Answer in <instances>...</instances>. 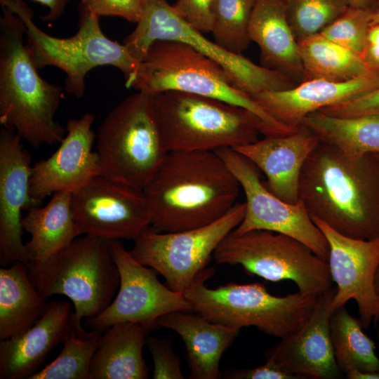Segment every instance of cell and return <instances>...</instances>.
<instances>
[{
	"label": "cell",
	"instance_id": "6da1fadb",
	"mask_svg": "<svg viewBox=\"0 0 379 379\" xmlns=\"http://www.w3.org/2000/svg\"><path fill=\"white\" fill-rule=\"evenodd\" d=\"M298 196L311 218L338 233L379 239V154L352 158L319 142L301 170Z\"/></svg>",
	"mask_w": 379,
	"mask_h": 379
},
{
	"label": "cell",
	"instance_id": "bcb514c9",
	"mask_svg": "<svg viewBox=\"0 0 379 379\" xmlns=\"http://www.w3.org/2000/svg\"><path fill=\"white\" fill-rule=\"evenodd\" d=\"M376 337H377V339H378V342H379V328H378V330L377 331Z\"/></svg>",
	"mask_w": 379,
	"mask_h": 379
},
{
	"label": "cell",
	"instance_id": "d6986e66",
	"mask_svg": "<svg viewBox=\"0 0 379 379\" xmlns=\"http://www.w3.org/2000/svg\"><path fill=\"white\" fill-rule=\"evenodd\" d=\"M335 286L319 295L309 319L298 331L267 349L266 362L299 379L343 378L333 354L329 321Z\"/></svg>",
	"mask_w": 379,
	"mask_h": 379
},
{
	"label": "cell",
	"instance_id": "7402d4cb",
	"mask_svg": "<svg viewBox=\"0 0 379 379\" xmlns=\"http://www.w3.org/2000/svg\"><path fill=\"white\" fill-rule=\"evenodd\" d=\"M72 305L53 300L26 331L0 342V378H29L51 351L63 343L72 327Z\"/></svg>",
	"mask_w": 379,
	"mask_h": 379
},
{
	"label": "cell",
	"instance_id": "484cf974",
	"mask_svg": "<svg viewBox=\"0 0 379 379\" xmlns=\"http://www.w3.org/2000/svg\"><path fill=\"white\" fill-rule=\"evenodd\" d=\"M146 329L139 324L112 325L101 335L89 379H146L149 368L142 357Z\"/></svg>",
	"mask_w": 379,
	"mask_h": 379
},
{
	"label": "cell",
	"instance_id": "836d02e7",
	"mask_svg": "<svg viewBox=\"0 0 379 379\" xmlns=\"http://www.w3.org/2000/svg\"><path fill=\"white\" fill-rule=\"evenodd\" d=\"M373 12L368 8L349 6L320 34L362 57Z\"/></svg>",
	"mask_w": 379,
	"mask_h": 379
},
{
	"label": "cell",
	"instance_id": "e575fe53",
	"mask_svg": "<svg viewBox=\"0 0 379 379\" xmlns=\"http://www.w3.org/2000/svg\"><path fill=\"white\" fill-rule=\"evenodd\" d=\"M153 359L154 379H183L180 359L171 342L165 338L148 336L146 343Z\"/></svg>",
	"mask_w": 379,
	"mask_h": 379
},
{
	"label": "cell",
	"instance_id": "f546056e",
	"mask_svg": "<svg viewBox=\"0 0 379 379\" xmlns=\"http://www.w3.org/2000/svg\"><path fill=\"white\" fill-rule=\"evenodd\" d=\"M330 335L337 365L343 373L357 369L379 372V358L373 340L363 331L359 319L343 305L333 311Z\"/></svg>",
	"mask_w": 379,
	"mask_h": 379
},
{
	"label": "cell",
	"instance_id": "603a6c76",
	"mask_svg": "<svg viewBox=\"0 0 379 379\" xmlns=\"http://www.w3.org/2000/svg\"><path fill=\"white\" fill-rule=\"evenodd\" d=\"M174 311L160 317L156 327L169 328L182 338L191 379L221 378L220 361L240 329L214 323L202 316Z\"/></svg>",
	"mask_w": 379,
	"mask_h": 379
},
{
	"label": "cell",
	"instance_id": "30bf717a",
	"mask_svg": "<svg viewBox=\"0 0 379 379\" xmlns=\"http://www.w3.org/2000/svg\"><path fill=\"white\" fill-rule=\"evenodd\" d=\"M218 264L240 265L265 280H290L305 295L319 296L332 287L327 261L300 241L281 233L257 230L229 233L215 248Z\"/></svg>",
	"mask_w": 379,
	"mask_h": 379
},
{
	"label": "cell",
	"instance_id": "3957f363",
	"mask_svg": "<svg viewBox=\"0 0 379 379\" xmlns=\"http://www.w3.org/2000/svg\"><path fill=\"white\" fill-rule=\"evenodd\" d=\"M0 17V124L31 146L60 142L66 134L55 119L62 88L41 77L24 44L25 26L1 5Z\"/></svg>",
	"mask_w": 379,
	"mask_h": 379
},
{
	"label": "cell",
	"instance_id": "4316f807",
	"mask_svg": "<svg viewBox=\"0 0 379 379\" xmlns=\"http://www.w3.org/2000/svg\"><path fill=\"white\" fill-rule=\"evenodd\" d=\"M48 303L30 280L27 266L15 261L0 269V340L26 331L44 312Z\"/></svg>",
	"mask_w": 379,
	"mask_h": 379
},
{
	"label": "cell",
	"instance_id": "8fae6325",
	"mask_svg": "<svg viewBox=\"0 0 379 379\" xmlns=\"http://www.w3.org/2000/svg\"><path fill=\"white\" fill-rule=\"evenodd\" d=\"M187 23L166 0H145L142 15L123 44L139 62L159 40L185 43L220 64L233 84L253 96L265 91H283L296 83L285 74L256 65L241 54L231 53Z\"/></svg>",
	"mask_w": 379,
	"mask_h": 379
},
{
	"label": "cell",
	"instance_id": "8992f818",
	"mask_svg": "<svg viewBox=\"0 0 379 379\" xmlns=\"http://www.w3.org/2000/svg\"><path fill=\"white\" fill-rule=\"evenodd\" d=\"M214 272V267L204 269L183 294L196 313L210 321L239 329L255 326L267 335L286 338L304 326L319 297L299 291L275 296L260 283H229L209 288L205 282Z\"/></svg>",
	"mask_w": 379,
	"mask_h": 379
},
{
	"label": "cell",
	"instance_id": "e0dca14e",
	"mask_svg": "<svg viewBox=\"0 0 379 379\" xmlns=\"http://www.w3.org/2000/svg\"><path fill=\"white\" fill-rule=\"evenodd\" d=\"M12 128L0 131V264L29 259L22 241V211L40 206L30 197L32 157Z\"/></svg>",
	"mask_w": 379,
	"mask_h": 379
},
{
	"label": "cell",
	"instance_id": "ac0fdd59",
	"mask_svg": "<svg viewBox=\"0 0 379 379\" xmlns=\"http://www.w3.org/2000/svg\"><path fill=\"white\" fill-rule=\"evenodd\" d=\"M94 120V114L90 112L69 120L58 148L48 158L32 166L29 194L38 204L56 192H72L100 175L99 156L93 151L95 134L91 127Z\"/></svg>",
	"mask_w": 379,
	"mask_h": 379
},
{
	"label": "cell",
	"instance_id": "b9f144b4",
	"mask_svg": "<svg viewBox=\"0 0 379 379\" xmlns=\"http://www.w3.org/2000/svg\"><path fill=\"white\" fill-rule=\"evenodd\" d=\"M345 374L348 379H379V372L353 369Z\"/></svg>",
	"mask_w": 379,
	"mask_h": 379
},
{
	"label": "cell",
	"instance_id": "4dcf8cb0",
	"mask_svg": "<svg viewBox=\"0 0 379 379\" xmlns=\"http://www.w3.org/2000/svg\"><path fill=\"white\" fill-rule=\"evenodd\" d=\"M101 335V332L88 331L72 323L58 356L29 379H89L91 361Z\"/></svg>",
	"mask_w": 379,
	"mask_h": 379
},
{
	"label": "cell",
	"instance_id": "7bdbcfd3",
	"mask_svg": "<svg viewBox=\"0 0 379 379\" xmlns=\"http://www.w3.org/2000/svg\"><path fill=\"white\" fill-rule=\"evenodd\" d=\"M349 6L357 8H366L369 0H345Z\"/></svg>",
	"mask_w": 379,
	"mask_h": 379
},
{
	"label": "cell",
	"instance_id": "d6a6232c",
	"mask_svg": "<svg viewBox=\"0 0 379 379\" xmlns=\"http://www.w3.org/2000/svg\"><path fill=\"white\" fill-rule=\"evenodd\" d=\"M283 2L298 42L320 34L349 7L345 0H283Z\"/></svg>",
	"mask_w": 379,
	"mask_h": 379
},
{
	"label": "cell",
	"instance_id": "52a82bcc",
	"mask_svg": "<svg viewBox=\"0 0 379 379\" xmlns=\"http://www.w3.org/2000/svg\"><path fill=\"white\" fill-rule=\"evenodd\" d=\"M13 11L25 26L26 48L38 69L56 67L65 74V89L68 94L81 98L85 93V78L93 69L109 65L124 75L125 81L138 69L139 62L127 48L107 38L100 26V17L78 8L79 29L72 36L55 37L39 29L33 21L32 10L22 0H0Z\"/></svg>",
	"mask_w": 379,
	"mask_h": 379
},
{
	"label": "cell",
	"instance_id": "d590c367",
	"mask_svg": "<svg viewBox=\"0 0 379 379\" xmlns=\"http://www.w3.org/2000/svg\"><path fill=\"white\" fill-rule=\"evenodd\" d=\"M145 0H81L78 8L98 17H119L137 23L142 13Z\"/></svg>",
	"mask_w": 379,
	"mask_h": 379
},
{
	"label": "cell",
	"instance_id": "ba28073f",
	"mask_svg": "<svg viewBox=\"0 0 379 379\" xmlns=\"http://www.w3.org/2000/svg\"><path fill=\"white\" fill-rule=\"evenodd\" d=\"M31 281L46 300L64 295L74 305L72 323L103 312L114 298L120 283L109 241L87 235L41 262L27 265Z\"/></svg>",
	"mask_w": 379,
	"mask_h": 379
},
{
	"label": "cell",
	"instance_id": "74e56055",
	"mask_svg": "<svg viewBox=\"0 0 379 379\" xmlns=\"http://www.w3.org/2000/svg\"><path fill=\"white\" fill-rule=\"evenodd\" d=\"M319 111L327 115L339 117L379 116V86L359 95L326 107Z\"/></svg>",
	"mask_w": 379,
	"mask_h": 379
},
{
	"label": "cell",
	"instance_id": "9c48e42d",
	"mask_svg": "<svg viewBox=\"0 0 379 379\" xmlns=\"http://www.w3.org/2000/svg\"><path fill=\"white\" fill-rule=\"evenodd\" d=\"M96 152L100 175L143 190L168 153L152 95L137 91L109 112L98 129Z\"/></svg>",
	"mask_w": 379,
	"mask_h": 379
},
{
	"label": "cell",
	"instance_id": "7a4b0ae2",
	"mask_svg": "<svg viewBox=\"0 0 379 379\" xmlns=\"http://www.w3.org/2000/svg\"><path fill=\"white\" fill-rule=\"evenodd\" d=\"M241 186L215 151L170 152L143 189L159 232L210 224L236 204Z\"/></svg>",
	"mask_w": 379,
	"mask_h": 379
},
{
	"label": "cell",
	"instance_id": "2e32d148",
	"mask_svg": "<svg viewBox=\"0 0 379 379\" xmlns=\"http://www.w3.org/2000/svg\"><path fill=\"white\" fill-rule=\"evenodd\" d=\"M329 246L328 263L336 284L333 311L354 300L363 328L379 321V295L374 277L379 265V239H359L344 236L318 218H312Z\"/></svg>",
	"mask_w": 379,
	"mask_h": 379
},
{
	"label": "cell",
	"instance_id": "60d3db41",
	"mask_svg": "<svg viewBox=\"0 0 379 379\" xmlns=\"http://www.w3.org/2000/svg\"><path fill=\"white\" fill-rule=\"evenodd\" d=\"M48 8V13L41 18L43 21L53 22L64 13L69 0H34Z\"/></svg>",
	"mask_w": 379,
	"mask_h": 379
},
{
	"label": "cell",
	"instance_id": "f35d334b",
	"mask_svg": "<svg viewBox=\"0 0 379 379\" xmlns=\"http://www.w3.org/2000/svg\"><path fill=\"white\" fill-rule=\"evenodd\" d=\"M221 378L227 379H299L288 374L275 366L266 362L253 368H231L221 373Z\"/></svg>",
	"mask_w": 379,
	"mask_h": 379
},
{
	"label": "cell",
	"instance_id": "1f68e13d",
	"mask_svg": "<svg viewBox=\"0 0 379 379\" xmlns=\"http://www.w3.org/2000/svg\"><path fill=\"white\" fill-rule=\"evenodd\" d=\"M257 0H216L214 41L224 49L241 54L251 42L248 26Z\"/></svg>",
	"mask_w": 379,
	"mask_h": 379
},
{
	"label": "cell",
	"instance_id": "cb8c5ba5",
	"mask_svg": "<svg viewBox=\"0 0 379 379\" xmlns=\"http://www.w3.org/2000/svg\"><path fill=\"white\" fill-rule=\"evenodd\" d=\"M251 41L260 51L262 66L302 81L299 44L288 21L283 0H257L248 26Z\"/></svg>",
	"mask_w": 379,
	"mask_h": 379
},
{
	"label": "cell",
	"instance_id": "5b68a950",
	"mask_svg": "<svg viewBox=\"0 0 379 379\" xmlns=\"http://www.w3.org/2000/svg\"><path fill=\"white\" fill-rule=\"evenodd\" d=\"M125 86L151 95L173 91L213 98L253 112L266 128L265 137L293 133L268 114L251 95L236 88L220 64L178 41H154L134 74L125 81Z\"/></svg>",
	"mask_w": 379,
	"mask_h": 379
},
{
	"label": "cell",
	"instance_id": "f6af8a7d",
	"mask_svg": "<svg viewBox=\"0 0 379 379\" xmlns=\"http://www.w3.org/2000/svg\"><path fill=\"white\" fill-rule=\"evenodd\" d=\"M378 22H379V6L375 11L373 12L371 24Z\"/></svg>",
	"mask_w": 379,
	"mask_h": 379
},
{
	"label": "cell",
	"instance_id": "9a60e30c",
	"mask_svg": "<svg viewBox=\"0 0 379 379\" xmlns=\"http://www.w3.org/2000/svg\"><path fill=\"white\" fill-rule=\"evenodd\" d=\"M71 204L80 235L134 241L151 224L143 190L100 175L73 190Z\"/></svg>",
	"mask_w": 379,
	"mask_h": 379
},
{
	"label": "cell",
	"instance_id": "44dd1931",
	"mask_svg": "<svg viewBox=\"0 0 379 379\" xmlns=\"http://www.w3.org/2000/svg\"><path fill=\"white\" fill-rule=\"evenodd\" d=\"M319 140L307 128L300 126L292 133L265 137L252 143L233 148L262 171L265 187L280 199L290 204L299 200L301 170Z\"/></svg>",
	"mask_w": 379,
	"mask_h": 379
},
{
	"label": "cell",
	"instance_id": "8d00e7d4",
	"mask_svg": "<svg viewBox=\"0 0 379 379\" xmlns=\"http://www.w3.org/2000/svg\"><path fill=\"white\" fill-rule=\"evenodd\" d=\"M216 0H177L172 6L187 23L202 33L212 32Z\"/></svg>",
	"mask_w": 379,
	"mask_h": 379
},
{
	"label": "cell",
	"instance_id": "ffe728a7",
	"mask_svg": "<svg viewBox=\"0 0 379 379\" xmlns=\"http://www.w3.org/2000/svg\"><path fill=\"white\" fill-rule=\"evenodd\" d=\"M379 86V72L343 81L313 79L283 91H265L252 98L272 118L293 132L309 114L343 102Z\"/></svg>",
	"mask_w": 379,
	"mask_h": 379
},
{
	"label": "cell",
	"instance_id": "277c9868",
	"mask_svg": "<svg viewBox=\"0 0 379 379\" xmlns=\"http://www.w3.org/2000/svg\"><path fill=\"white\" fill-rule=\"evenodd\" d=\"M165 150L216 151L235 148L267 135L262 120L250 110L210 97L180 91L152 95Z\"/></svg>",
	"mask_w": 379,
	"mask_h": 379
},
{
	"label": "cell",
	"instance_id": "d4e9b609",
	"mask_svg": "<svg viewBox=\"0 0 379 379\" xmlns=\"http://www.w3.org/2000/svg\"><path fill=\"white\" fill-rule=\"evenodd\" d=\"M72 191L53 193L44 206L30 208L22 219V226L31 237L25 244L29 262H41L80 236L74 217Z\"/></svg>",
	"mask_w": 379,
	"mask_h": 379
},
{
	"label": "cell",
	"instance_id": "4fadbf2b",
	"mask_svg": "<svg viewBox=\"0 0 379 379\" xmlns=\"http://www.w3.org/2000/svg\"><path fill=\"white\" fill-rule=\"evenodd\" d=\"M109 246L119 273V287L103 312L84 320L85 327L102 333L114 324L131 322L142 325L149 332L164 314L192 310L183 293L161 284L157 272L137 261L120 240L109 241Z\"/></svg>",
	"mask_w": 379,
	"mask_h": 379
},
{
	"label": "cell",
	"instance_id": "ab89813d",
	"mask_svg": "<svg viewBox=\"0 0 379 379\" xmlns=\"http://www.w3.org/2000/svg\"><path fill=\"white\" fill-rule=\"evenodd\" d=\"M362 57L372 69L379 72V22L368 29Z\"/></svg>",
	"mask_w": 379,
	"mask_h": 379
},
{
	"label": "cell",
	"instance_id": "7c38bea8",
	"mask_svg": "<svg viewBox=\"0 0 379 379\" xmlns=\"http://www.w3.org/2000/svg\"><path fill=\"white\" fill-rule=\"evenodd\" d=\"M245 203H237L228 212L206 225L178 232H159L147 227L129 251L142 265L161 274L168 286L183 293L206 267L222 240L242 221Z\"/></svg>",
	"mask_w": 379,
	"mask_h": 379
},
{
	"label": "cell",
	"instance_id": "5bb4252c",
	"mask_svg": "<svg viewBox=\"0 0 379 379\" xmlns=\"http://www.w3.org/2000/svg\"><path fill=\"white\" fill-rule=\"evenodd\" d=\"M215 152L235 175L246 197L244 217L233 233L262 230L286 234L303 243L328 262V241L300 199L290 204L272 194L260 180L258 168L234 149Z\"/></svg>",
	"mask_w": 379,
	"mask_h": 379
},
{
	"label": "cell",
	"instance_id": "83f0119b",
	"mask_svg": "<svg viewBox=\"0 0 379 379\" xmlns=\"http://www.w3.org/2000/svg\"><path fill=\"white\" fill-rule=\"evenodd\" d=\"M301 125L319 142L337 148L350 157L379 154V116L339 117L316 111L306 116Z\"/></svg>",
	"mask_w": 379,
	"mask_h": 379
},
{
	"label": "cell",
	"instance_id": "ee69618b",
	"mask_svg": "<svg viewBox=\"0 0 379 379\" xmlns=\"http://www.w3.org/2000/svg\"><path fill=\"white\" fill-rule=\"evenodd\" d=\"M374 287L375 292L379 295V265L377 267L374 277Z\"/></svg>",
	"mask_w": 379,
	"mask_h": 379
},
{
	"label": "cell",
	"instance_id": "f1b7e54d",
	"mask_svg": "<svg viewBox=\"0 0 379 379\" xmlns=\"http://www.w3.org/2000/svg\"><path fill=\"white\" fill-rule=\"evenodd\" d=\"M302 80L324 79L343 81L373 72L361 55L318 34L298 42Z\"/></svg>",
	"mask_w": 379,
	"mask_h": 379
}]
</instances>
